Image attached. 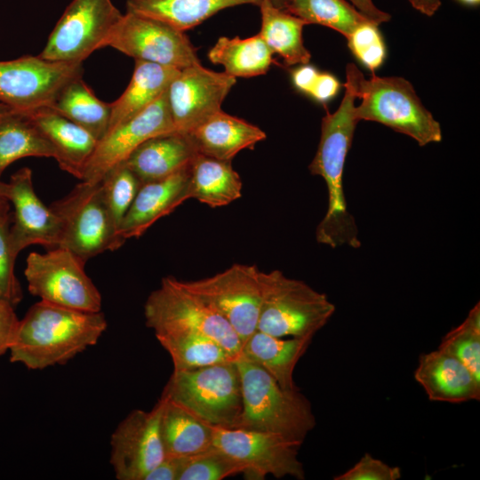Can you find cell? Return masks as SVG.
I'll return each mask as SVG.
<instances>
[{"instance_id": "obj_24", "label": "cell", "mask_w": 480, "mask_h": 480, "mask_svg": "<svg viewBox=\"0 0 480 480\" xmlns=\"http://www.w3.org/2000/svg\"><path fill=\"white\" fill-rule=\"evenodd\" d=\"M312 340L293 337L283 340L256 330L243 343L240 356L264 369L284 389H297L293 372Z\"/></svg>"}, {"instance_id": "obj_6", "label": "cell", "mask_w": 480, "mask_h": 480, "mask_svg": "<svg viewBox=\"0 0 480 480\" xmlns=\"http://www.w3.org/2000/svg\"><path fill=\"white\" fill-rule=\"evenodd\" d=\"M236 360L173 371L161 397L182 405L209 425L235 428L243 407Z\"/></svg>"}, {"instance_id": "obj_13", "label": "cell", "mask_w": 480, "mask_h": 480, "mask_svg": "<svg viewBox=\"0 0 480 480\" xmlns=\"http://www.w3.org/2000/svg\"><path fill=\"white\" fill-rule=\"evenodd\" d=\"M212 432L213 445L242 466L245 479L263 480L268 475L306 478L298 458L300 442L275 433L242 428L212 426Z\"/></svg>"}, {"instance_id": "obj_28", "label": "cell", "mask_w": 480, "mask_h": 480, "mask_svg": "<svg viewBox=\"0 0 480 480\" xmlns=\"http://www.w3.org/2000/svg\"><path fill=\"white\" fill-rule=\"evenodd\" d=\"M262 0H126V12L148 16L185 32L218 12Z\"/></svg>"}, {"instance_id": "obj_34", "label": "cell", "mask_w": 480, "mask_h": 480, "mask_svg": "<svg viewBox=\"0 0 480 480\" xmlns=\"http://www.w3.org/2000/svg\"><path fill=\"white\" fill-rule=\"evenodd\" d=\"M285 11L307 25L328 27L346 38L360 25L370 21L346 0H289Z\"/></svg>"}, {"instance_id": "obj_43", "label": "cell", "mask_w": 480, "mask_h": 480, "mask_svg": "<svg viewBox=\"0 0 480 480\" xmlns=\"http://www.w3.org/2000/svg\"><path fill=\"white\" fill-rule=\"evenodd\" d=\"M181 458L164 457L147 474L144 480H179Z\"/></svg>"}, {"instance_id": "obj_16", "label": "cell", "mask_w": 480, "mask_h": 480, "mask_svg": "<svg viewBox=\"0 0 480 480\" xmlns=\"http://www.w3.org/2000/svg\"><path fill=\"white\" fill-rule=\"evenodd\" d=\"M236 82V77L201 63L180 69L167 89L175 132L186 134L220 110Z\"/></svg>"}, {"instance_id": "obj_9", "label": "cell", "mask_w": 480, "mask_h": 480, "mask_svg": "<svg viewBox=\"0 0 480 480\" xmlns=\"http://www.w3.org/2000/svg\"><path fill=\"white\" fill-rule=\"evenodd\" d=\"M84 262L70 250L57 246L32 252L24 274L31 294L59 306L87 312L101 311L102 297L84 271Z\"/></svg>"}, {"instance_id": "obj_2", "label": "cell", "mask_w": 480, "mask_h": 480, "mask_svg": "<svg viewBox=\"0 0 480 480\" xmlns=\"http://www.w3.org/2000/svg\"><path fill=\"white\" fill-rule=\"evenodd\" d=\"M325 110L317 150L308 166L311 174L324 179L328 194V207L317 226L316 240L332 248L341 245L358 248L361 243L355 218L348 210L343 172L359 121L355 115V106L348 100L341 101L333 113L326 108Z\"/></svg>"}, {"instance_id": "obj_49", "label": "cell", "mask_w": 480, "mask_h": 480, "mask_svg": "<svg viewBox=\"0 0 480 480\" xmlns=\"http://www.w3.org/2000/svg\"><path fill=\"white\" fill-rule=\"evenodd\" d=\"M459 1L467 4H478L480 2V0H459Z\"/></svg>"}, {"instance_id": "obj_27", "label": "cell", "mask_w": 480, "mask_h": 480, "mask_svg": "<svg viewBox=\"0 0 480 480\" xmlns=\"http://www.w3.org/2000/svg\"><path fill=\"white\" fill-rule=\"evenodd\" d=\"M243 183L231 161L196 154L189 169L188 196L212 207L229 204L242 196Z\"/></svg>"}, {"instance_id": "obj_47", "label": "cell", "mask_w": 480, "mask_h": 480, "mask_svg": "<svg viewBox=\"0 0 480 480\" xmlns=\"http://www.w3.org/2000/svg\"><path fill=\"white\" fill-rule=\"evenodd\" d=\"M8 184L0 180V204L7 199Z\"/></svg>"}, {"instance_id": "obj_8", "label": "cell", "mask_w": 480, "mask_h": 480, "mask_svg": "<svg viewBox=\"0 0 480 480\" xmlns=\"http://www.w3.org/2000/svg\"><path fill=\"white\" fill-rule=\"evenodd\" d=\"M51 208L60 220V247L67 248L84 263L106 251L120 248V237L102 197L100 182L81 181Z\"/></svg>"}, {"instance_id": "obj_22", "label": "cell", "mask_w": 480, "mask_h": 480, "mask_svg": "<svg viewBox=\"0 0 480 480\" xmlns=\"http://www.w3.org/2000/svg\"><path fill=\"white\" fill-rule=\"evenodd\" d=\"M185 135L197 154L223 161L266 139L258 126L221 109Z\"/></svg>"}, {"instance_id": "obj_45", "label": "cell", "mask_w": 480, "mask_h": 480, "mask_svg": "<svg viewBox=\"0 0 480 480\" xmlns=\"http://www.w3.org/2000/svg\"><path fill=\"white\" fill-rule=\"evenodd\" d=\"M317 75L318 72L314 67L304 64L293 70L292 81L300 91L309 94Z\"/></svg>"}, {"instance_id": "obj_23", "label": "cell", "mask_w": 480, "mask_h": 480, "mask_svg": "<svg viewBox=\"0 0 480 480\" xmlns=\"http://www.w3.org/2000/svg\"><path fill=\"white\" fill-rule=\"evenodd\" d=\"M196 154L187 136L174 132L147 140L124 163L145 183L188 166Z\"/></svg>"}, {"instance_id": "obj_5", "label": "cell", "mask_w": 480, "mask_h": 480, "mask_svg": "<svg viewBox=\"0 0 480 480\" xmlns=\"http://www.w3.org/2000/svg\"><path fill=\"white\" fill-rule=\"evenodd\" d=\"M356 118L382 124L412 138L419 146L442 140L440 124L425 108L412 84L401 76H379L372 72L366 79L362 72L356 82Z\"/></svg>"}, {"instance_id": "obj_18", "label": "cell", "mask_w": 480, "mask_h": 480, "mask_svg": "<svg viewBox=\"0 0 480 480\" xmlns=\"http://www.w3.org/2000/svg\"><path fill=\"white\" fill-rule=\"evenodd\" d=\"M7 199L13 205L10 227V243L13 255L31 244L49 248L60 245V220L51 206H46L36 195L32 171L23 167L10 179Z\"/></svg>"}, {"instance_id": "obj_41", "label": "cell", "mask_w": 480, "mask_h": 480, "mask_svg": "<svg viewBox=\"0 0 480 480\" xmlns=\"http://www.w3.org/2000/svg\"><path fill=\"white\" fill-rule=\"evenodd\" d=\"M14 306L0 298V356L8 351L14 340L19 324Z\"/></svg>"}, {"instance_id": "obj_10", "label": "cell", "mask_w": 480, "mask_h": 480, "mask_svg": "<svg viewBox=\"0 0 480 480\" xmlns=\"http://www.w3.org/2000/svg\"><path fill=\"white\" fill-rule=\"evenodd\" d=\"M123 14L111 0H73L38 56L58 62H81L108 46Z\"/></svg>"}, {"instance_id": "obj_25", "label": "cell", "mask_w": 480, "mask_h": 480, "mask_svg": "<svg viewBox=\"0 0 480 480\" xmlns=\"http://www.w3.org/2000/svg\"><path fill=\"white\" fill-rule=\"evenodd\" d=\"M179 72L180 69L174 68L135 60L128 86L117 100L110 103L107 133L150 106L168 89Z\"/></svg>"}, {"instance_id": "obj_37", "label": "cell", "mask_w": 480, "mask_h": 480, "mask_svg": "<svg viewBox=\"0 0 480 480\" xmlns=\"http://www.w3.org/2000/svg\"><path fill=\"white\" fill-rule=\"evenodd\" d=\"M243 473L242 466L216 446L181 458L179 480H221Z\"/></svg>"}, {"instance_id": "obj_48", "label": "cell", "mask_w": 480, "mask_h": 480, "mask_svg": "<svg viewBox=\"0 0 480 480\" xmlns=\"http://www.w3.org/2000/svg\"><path fill=\"white\" fill-rule=\"evenodd\" d=\"M271 4L279 9L285 10L289 0H269Z\"/></svg>"}, {"instance_id": "obj_33", "label": "cell", "mask_w": 480, "mask_h": 480, "mask_svg": "<svg viewBox=\"0 0 480 480\" xmlns=\"http://www.w3.org/2000/svg\"><path fill=\"white\" fill-rule=\"evenodd\" d=\"M158 342L169 353L173 371H186L235 361L236 356L215 340L188 331L155 333Z\"/></svg>"}, {"instance_id": "obj_31", "label": "cell", "mask_w": 480, "mask_h": 480, "mask_svg": "<svg viewBox=\"0 0 480 480\" xmlns=\"http://www.w3.org/2000/svg\"><path fill=\"white\" fill-rule=\"evenodd\" d=\"M273 52L260 34L247 37H220L209 50L213 64L224 67V72L234 77H252L265 74L273 62Z\"/></svg>"}, {"instance_id": "obj_20", "label": "cell", "mask_w": 480, "mask_h": 480, "mask_svg": "<svg viewBox=\"0 0 480 480\" xmlns=\"http://www.w3.org/2000/svg\"><path fill=\"white\" fill-rule=\"evenodd\" d=\"M414 379L430 401L459 404L480 399V380L459 359L439 348L420 356Z\"/></svg>"}, {"instance_id": "obj_30", "label": "cell", "mask_w": 480, "mask_h": 480, "mask_svg": "<svg viewBox=\"0 0 480 480\" xmlns=\"http://www.w3.org/2000/svg\"><path fill=\"white\" fill-rule=\"evenodd\" d=\"M54 157V149L23 113L0 109V178L6 167L23 157Z\"/></svg>"}, {"instance_id": "obj_26", "label": "cell", "mask_w": 480, "mask_h": 480, "mask_svg": "<svg viewBox=\"0 0 480 480\" xmlns=\"http://www.w3.org/2000/svg\"><path fill=\"white\" fill-rule=\"evenodd\" d=\"M160 398L164 401L160 432L165 457H189L213 446L212 425L182 405Z\"/></svg>"}, {"instance_id": "obj_38", "label": "cell", "mask_w": 480, "mask_h": 480, "mask_svg": "<svg viewBox=\"0 0 480 480\" xmlns=\"http://www.w3.org/2000/svg\"><path fill=\"white\" fill-rule=\"evenodd\" d=\"M11 223L9 201L4 200L0 204V298L15 307L22 300V290L14 274L16 257L10 243Z\"/></svg>"}, {"instance_id": "obj_14", "label": "cell", "mask_w": 480, "mask_h": 480, "mask_svg": "<svg viewBox=\"0 0 480 480\" xmlns=\"http://www.w3.org/2000/svg\"><path fill=\"white\" fill-rule=\"evenodd\" d=\"M135 60L177 69L200 64L196 48L185 32L158 20L126 12L108 44Z\"/></svg>"}, {"instance_id": "obj_19", "label": "cell", "mask_w": 480, "mask_h": 480, "mask_svg": "<svg viewBox=\"0 0 480 480\" xmlns=\"http://www.w3.org/2000/svg\"><path fill=\"white\" fill-rule=\"evenodd\" d=\"M189 169L190 164L166 178L141 184L120 227L124 242L141 236L156 220L189 199Z\"/></svg>"}, {"instance_id": "obj_40", "label": "cell", "mask_w": 480, "mask_h": 480, "mask_svg": "<svg viewBox=\"0 0 480 480\" xmlns=\"http://www.w3.org/2000/svg\"><path fill=\"white\" fill-rule=\"evenodd\" d=\"M402 476L399 467L388 463L364 453L360 460L343 473L333 477L334 480H397Z\"/></svg>"}, {"instance_id": "obj_15", "label": "cell", "mask_w": 480, "mask_h": 480, "mask_svg": "<svg viewBox=\"0 0 480 480\" xmlns=\"http://www.w3.org/2000/svg\"><path fill=\"white\" fill-rule=\"evenodd\" d=\"M164 401L152 410L136 409L117 425L110 437V458L117 480H144L165 457L160 432Z\"/></svg>"}, {"instance_id": "obj_11", "label": "cell", "mask_w": 480, "mask_h": 480, "mask_svg": "<svg viewBox=\"0 0 480 480\" xmlns=\"http://www.w3.org/2000/svg\"><path fill=\"white\" fill-rule=\"evenodd\" d=\"M260 270L236 263L203 279L181 281L182 286L222 316L243 343L257 330L261 300Z\"/></svg>"}, {"instance_id": "obj_35", "label": "cell", "mask_w": 480, "mask_h": 480, "mask_svg": "<svg viewBox=\"0 0 480 480\" xmlns=\"http://www.w3.org/2000/svg\"><path fill=\"white\" fill-rule=\"evenodd\" d=\"M439 349L455 356L480 380V304L477 302L464 321L441 340Z\"/></svg>"}, {"instance_id": "obj_17", "label": "cell", "mask_w": 480, "mask_h": 480, "mask_svg": "<svg viewBox=\"0 0 480 480\" xmlns=\"http://www.w3.org/2000/svg\"><path fill=\"white\" fill-rule=\"evenodd\" d=\"M174 132L166 90L145 110L108 132L98 141L80 180L99 183L111 169L124 163L144 141Z\"/></svg>"}, {"instance_id": "obj_44", "label": "cell", "mask_w": 480, "mask_h": 480, "mask_svg": "<svg viewBox=\"0 0 480 480\" xmlns=\"http://www.w3.org/2000/svg\"><path fill=\"white\" fill-rule=\"evenodd\" d=\"M349 2L367 20L378 26L389 21L391 19L390 14L380 10L372 0H349Z\"/></svg>"}, {"instance_id": "obj_21", "label": "cell", "mask_w": 480, "mask_h": 480, "mask_svg": "<svg viewBox=\"0 0 480 480\" xmlns=\"http://www.w3.org/2000/svg\"><path fill=\"white\" fill-rule=\"evenodd\" d=\"M23 114L30 118L50 141L54 149L53 158L60 168L81 180L84 167L99 140L88 131L50 107L39 108Z\"/></svg>"}, {"instance_id": "obj_12", "label": "cell", "mask_w": 480, "mask_h": 480, "mask_svg": "<svg viewBox=\"0 0 480 480\" xmlns=\"http://www.w3.org/2000/svg\"><path fill=\"white\" fill-rule=\"evenodd\" d=\"M83 63L46 60L26 55L0 61V105L27 113L51 107L71 81L83 77Z\"/></svg>"}, {"instance_id": "obj_36", "label": "cell", "mask_w": 480, "mask_h": 480, "mask_svg": "<svg viewBox=\"0 0 480 480\" xmlns=\"http://www.w3.org/2000/svg\"><path fill=\"white\" fill-rule=\"evenodd\" d=\"M141 184L125 163L111 169L100 181L103 200L118 234Z\"/></svg>"}, {"instance_id": "obj_42", "label": "cell", "mask_w": 480, "mask_h": 480, "mask_svg": "<svg viewBox=\"0 0 480 480\" xmlns=\"http://www.w3.org/2000/svg\"><path fill=\"white\" fill-rule=\"evenodd\" d=\"M340 88L339 80L328 73H318L309 95L321 102L335 96Z\"/></svg>"}, {"instance_id": "obj_32", "label": "cell", "mask_w": 480, "mask_h": 480, "mask_svg": "<svg viewBox=\"0 0 480 480\" xmlns=\"http://www.w3.org/2000/svg\"><path fill=\"white\" fill-rule=\"evenodd\" d=\"M50 108L88 131L98 140L108 132L110 103L98 99L83 77L68 83Z\"/></svg>"}, {"instance_id": "obj_50", "label": "cell", "mask_w": 480, "mask_h": 480, "mask_svg": "<svg viewBox=\"0 0 480 480\" xmlns=\"http://www.w3.org/2000/svg\"><path fill=\"white\" fill-rule=\"evenodd\" d=\"M2 106L0 105V109H1Z\"/></svg>"}, {"instance_id": "obj_46", "label": "cell", "mask_w": 480, "mask_h": 480, "mask_svg": "<svg viewBox=\"0 0 480 480\" xmlns=\"http://www.w3.org/2000/svg\"><path fill=\"white\" fill-rule=\"evenodd\" d=\"M411 5L427 16H432L441 6V0H408Z\"/></svg>"}, {"instance_id": "obj_29", "label": "cell", "mask_w": 480, "mask_h": 480, "mask_svg": "<svg viewBox=\"0 0 480 480\" xmlns=\"http://www.w3.org/2000/svg\"><path fill=\"white\" fill-rule=\"evenodd\" d=\"M261 27L260 35L273 52L281 56L287 66L304 65L311 54L302 38L304 20L275 7L269 0L260 4Z\"/></svg>"}, {"instance_id": "obj_7", "label": "cell", "mask_w": 480, "mask_h": 480, "mask_svg": "<svg viewBox=\"0 0 480 480\" xmlns=\"http://www.w3.org/2000/svg\"><path fill=\"white\" fill-rule=\"evenodd\" d=\"M144 316L147 327L155 333L196 332L215 340L232 355L240 356L242 342L228 323L173 276L163 277L160 286L148 295Z\"/></svg>"}, {"instance_id": "obj_4", "label": "cell", "mask_w": 480, "mask_h": 480, "mask_svg": "<svg viewBox=\"0 0 480 480\" xmlns=\"http://www.w3.org/2000/svg\"><path fill=\"white\" fill-rule=\"evenodd\" d=\"M260 287L257 330L275 337L313 338L335 312L326 294L278 269L261 271Z\"/></svg>"}, {"instance_id": "obj_3", "label": "cell", "mask_w": 480, "mask_h": 480, "mask_svg": "<svg viewBox=\"0 0 480 480\" xmlns=\"http://www.w3.org/2000/svg\"><path fill=\"white\" fill-rule=\"evenodd\" d=\"M243 407L235 428L281 435L303 444L316 421L309 400L297 389H284L264 369L241 356L236 360Z\"/></svg>"}, {"instance_id": "obj_39", "label": "cell", "mask_w": 480, "mask_h": 480, "mask_svg": "<svg viewBox=\"0 0 480 480\" xmlns=\"http://www.w3.org/2000/svg\"><path fill=\"white\" fill-rule=\"evenodd\" d=\"M347 40L349 50L372 72L381 66L386 50L378 25L367 21L356 28Z\"/></svg>"}, {"instance_id": "obj_1", "label": "cell", "mask_w": 480, "mask_h": 480, "mask_svg": "<svg viewBox=\"0 0 480 480\" xmlns=\"http://www.w3.org/2000/svg\"><path fill=\"white\" fill-rule=\"evenodd\" d=\"M108 326L104 314L40 300L19 321L10 361L30 370L65 364L95 345Z\"/></svg>"}]
</instances>
